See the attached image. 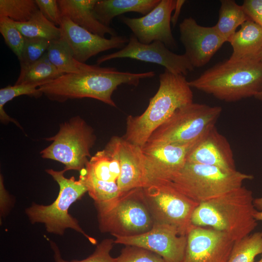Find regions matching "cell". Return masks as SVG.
<instances>
[{
  "label": "cell",
  "mask_w": 262,
  "mask_h": 262,
  "mask_svg": "<svg viewBox=\"0 0 262 262\" xmlns=\"http://www.w3.org/2000/svg\"><path fill=\"white\" fill-rule=\"evenodd\" d=\"M155 75L153 71L131 73L108 67L102 71L64 74L38 88L52 101L64 102L68 99L88 98L116 107L112 96L119 85L126 84L137 86L141 79Z\"/></svg>",
  "instance_id": "cell-1"
},
{
  "label": "cell",
  "mask_w": 262,
  "mask_h": 262,
  "mask_svg": "<svg viewBox=\"0 0 262 262\" xmlns=\"http://www.w3.org/2000/svg\"><path fill=\"white\" fill-rule=\"evenodd\" d=\"M160 85L144 112L129 115L123 137L143 147L152 132L177 109L193 102V94L185 76L165 69L159 75Z\"/></svg>",
  "instance_id": "cell-2"
},
{
  "label": "cell",
  "mask_w": 262,
  "mask_h": 262,
  "mask_svg": "<svg viewBox=\"0 0 262 262\" xmlns=\"http://www.w3.org/2000/svg\"><path fill=\"white\" fill-rule=\"evenodd\" d=\"M252 192L241 186L199 203L191 221L198 227H210L226 234L234 242L251 234L258 225Z\"/></svg>",
  "instance_id": "cell-3"
},
{
  "label": "cell",
  "mask_w": 262,
  "mask_h": 262,
  "mask_svg": "<svg viewBox=\"0 0 262 262\" xmlns=\"http://www.w3.org/2000/svg\"><path fill=\"white\" fill-rule=\"evenodd\" d=\"M189 84L226 102L254 97L262 89V64L257 59L229 58L206 70Z\"/></svg>",
  "instance_id": "cell-4"
},
{
  "label": "cell",
  "mask_w": 262,
  "mask_h": 262,
  "mask_svg": "<svg viewBox=\"0 0 262 262\" xmlns=\"http://www.w3.org/2000/svg\"><path fill=\"white\" fill-rule=\"evenodd\" d=\"M45 171L57 182L59 191L56 199L50 204L44 205L33 203L25 209V213L32 224L42 223L50 233L59 235L64 234L67 229L82 234L91 244L96 245L97 240L88 235L81 227L78 220L68 213L70 206L87 192V189L79 179L74 176L66 178L63 169L57 171L47 169Z\"/></svg>",
  "instance_id": "cell-5"
},
{
  "label": "cell",
  "mask_w": 262,
  "mask_h": 262,
  "mask_svg": "<svg viewBox=\"0 0 262 262\" xmlns=\"http://www.w3.org/2000/svg\"><path fill=\"white\" fill-rule=\"evenodd\" d=\"M95 206L99 229L114 237L140 234L150 230L154 224L142 188L122 193L110 200L95 202Z\"/></svg>",
  "instance_id": "cell-6"
},
{
  "label": "cell",
  "mask_w": 262,
  "mask_h": 262,
  "mask_svg": "<svg viewBox=\"0 0 262 262\" xmlns=\"http://www.w3.org/2000/svg\"><path fill=\"white\" fill-rule=\"evenodd\" d=\"M222 109L192 102L177 109L151 134L142 148L177 144L186 145L196 142L215 126Z\"/></svg>",
  "instance_id": "cell-7"
},
{
  "label": "cell",
  "mask_w": 262,
  "mask_h": 262,
  "mask_svg": "<svg viewBox=\"0 0 262 262\" xmlns=\"http://www.w3.org/2000/svg\"><path fill=\"white\" fill-rule=\"evenodd\" d=\"M253 178L237 170L228 171L214 166L186 162L169 182L199 204L240 188L244 181Z\"/></svg>",
  "instance_id": "cell-8"
},
{
  "label": "cell",
  "mask_w": 262,
  "mask_h": 262,
  "mask_svg": "<svg viewBox=\"0 0 262 262\" xmlns=\"http://www.w3.org/2000/svg\"><path fill=\"white\" fill-rule=\"evenodd\" d=\"M96 139L93 128L79 115L74 116L60 125L58 132L46 138L51 143L40 151L42 158L58 161L64 165L66 172L81 171L91 158L90 150Z\"/></svg>",
  "instance_id": "cell-9"
},
{
  "label": "cell",
  "mask_w": 262,
  "mask_h": 262,
  "mask_svg": "<svg viewBox=\"0 0 262 262\" xmlns=\"http://www.w3.org/2000/svg\"><path fill=\"white\" fill-rule=\"evenodd\" d=\"M143 197L154 223L176 228L187 235L194 226L193 213L199 203L176 189L169 181H152L142 188Z\"/></svg>",
  "instance_id": "cell-10"
},
{
  "label": "cell",
  "mask_w": 262,
  "mask_h": 262,
  "mask_svg": "<svg viewBox=\"0 0 262 262\" xmlns=\"http://www.w3.org/2000/svg\"><path fill=\"white\" fill-rule=\"evenodd\" d=\"M124 58L160 65L171 73L185 76L194 69L184 54L180 55L172 52L160 41L141 43L133 34L123 49L98 57L96 63L99 66L109 60Z\"/></svg>",
  "instance_id": "cell-11"
},
{
  "label": "cell",
  "mask_w": 262,
  "mask_h": 262,
  "mask_svg": "<svg viewBox=\"0 0 262 262\" xmlns=\"http://www.w3.org/2000/svg\"><path fill=\"white\" fill-rule=\"evenodd\" d=\"M115 237V244L145 248L158 254L166 262H181L187 242V235H181L175 227L157 223L143 233Z\"/></svg>",
  "instance_id": "cell-12"
},
{
  "label": "cell",
  "mask_w": 262,
  "mask_h": 262,
  "mask_svg": "<svg viewBox=\"0 0 262 262\" xmlns=\"http://www.w3.org/2000/svg\"><path fill=\"white\" fill-rule=\"evenodd\" d=\"M176 0H161L158 4L149 13L140 17L120 18L128 26L138 40L144 44L160 41L167 48L176 47V41L170 26L171 14Z\"/></svg>",
  "instance_id": "cell-13"
},
{
  "label": "cell",
  "mask_w": 262,
  "mask_h": 262,
  "mask_svg": "<svg viewBox=\"0 0 262 262\" xmlns=\"http://www.w3.org/2000/svg\"><path fill=\"white\" fill-rule=\"evenodd\" d=\"M181 262H228L234 242L212 228L193 226Z\"/></svg>",
  "instance_id": "cell-14"
},
{
  "label": "cell",
  "mask_w": 262,
  "mask_h": 262,
  "mask_svg": "<svg viewBox=\"0 0 262 262\" xmlns=\"http://www.w3.org/2000/svg\"><path fill=\"white\" fill-rule=\"evenodd\" d=\"M179 30L184 54L194 68L206 65L226 42L213 26H201L192 17L184 18Z\"/></svg>",
  "instance_id": "cell-15"
},
{
  "label": "cell",
  "mask_w": 262,
  "mask_h": 262,
  "mask_svg": "<svg viewBox=\"0 0 262 262\" xmlns=\"http://www.w3.org/2000/svg\"><path fill=\"white\" fill-rule=\"evenodd\" d=\"M61 38L70 47L74 58L85 63L91 57L111 49H123L129 42L125 36H113L106 38L93 33L63 17L59 26Z\"/></svg>",
  "instance_id": "cell-16"
},
{
  "label": "cell",
  "mask_w": 262,
  "mask_h": 262,
  "mask_svg": "<svg viewBox=\"0 0 262 262\" xmlns=\"http://www.w3.org/2000/svg\"><path fill=\"white\" fill-rule=\"evenodd\" d=\"M195 143L186 145L169 144L142 148L148 184L155 181H171L184 166L188 153Z\"/></svg>",
  "instance_id": "cell-17"
},
{
  "label": "cell",
  "mask_w": 262,
  "mask_h": 262,
  "mask_svg": "<svg viewBox=\"0 0 262 262\" xmlns=\"http://www.w3.org/2000/svg\"><path fill=\"white\" fill-rule=\"evenodd\" d=\"M186 162L214 166L228 171L236 170L230 145L215 126L194 144Z\"/></svg>",
  "instance_id": "cell-18"
},
{
  "label": "cell",
  "mask_w": 262,
  "mask_h": 262,
  "mask_svg": "<svg viewBox=\"0 0 262 262\" xmlns=\"http://www.w3.org/2000/svg\"><path fill=\"white\" fill-rule=\"evenodd\" d=\"M115 137L120 165L117 180L120 191L124 193L147 186L148 179L142 148L123 137Z\"/></svg>",
  "instance_id": "cell-19"
},
{
  "label": "cell",
  "mask_w": 262,
  "mask_h": 262,
  "mask_svg": "<svg viewBox=\"0 0 262 262\" xmlns=\"http://www.w3.org/2000/svg\"><path fill=\"white\" fill-rule=\"evenodd\" d=\"M98 0H57L62 17L90 32L105 37L106 34L116 36L115 30L96 17L94 8Z\"/></svg>",
  "instance_id": "cell-20"
},
{
  "label": "cell",
  "mask_w": 262,
  "mask_h": 262,
  "mask_svg": "<svg viewBox=\"0 0 262 262\" xmlns=\"http://www.w3.org/2000/svg\"><path fill=\"white\" fill-rule=\"evenodd\" d=\"M232 48L229 58L257 59L262 50V27L248 19L229 41Z\"/></svg>",
  "instance_id": "cell-21"
},
{
  "label": "cell",
  "mask_w": 262,
  "mask_h": 262,
  "mask_svg": "<svg viewBox=\"0 0 262 262\" xmlns=\"http://www.w3.org/2000/svg\"><path fill=\"white\" fill-rule=\"evenodd\" d=\"M161 0H98L94 8L96 18L110 26L114 17L134 12L144 16L152 10Z\"/></svg>",
  "instance_id": "cell-22"
},
{
  "label": "cell",
  "mask_w": 262,
  "mask_h": 262,
  "mask_svg": "<svg viewBox=\"0 0 262 262\" xmlns=\"http://www.w3.org/2000/svg\"><path fill=\"white\" fill-rule=\"evenodd\" d=\"M46 53L50 62L63 74L102 71L108 68L78 61L67 43L61 37L51 41Z\"/></svg>",
  "instance_id": "cell-23"
},
{
  "label": "cell",
  "mask_w": 262,
  "mask_h": 262,
  "mask_svg": "<svg viewBox=\"0 0 262 262\" xmlns=\"http://www.w3.org/2000/svg\"><path fill=\"white\" fill-rule=\"evenodd\" d=\"M85 168L99 180L117 182L120 165L115 136L111 138L104 149L89 159Z\"/></svg>",
  "instance_id": "cell-24"
},
{
  "label": "cell",
  "mask_w": 262,
  "mask_h": 262,
  "mask_svg": "<svg viewBox=\"0 0 262 262\" xmlns=\"http://www.w3.org/2000/svg\"><path fill=\"white\" fill-rule=\"evenodd\" d=\"M248 19L242 5L233 0H222L218 20L213 27L218 34L228 42L237 28Z\"/></svg>",
  "instance_id": "cell-25"
},
{
  "label": "cell",
  "mask_w": 262,
  "mask_h": 262,
  "mask_svg": "<svg viewBox=\"0 0 262 262\" xmlns=\"http://www.w3.org/2000/svg\"><path fill=\"white\" fill-rule=\"evenodd\" d=\"M49 60L46 52L26 71L19 73L15 85L32 84L38 87L63 75Z\"/></svg>",
  "instance_id": "cell-26"
},
{
  "label": "cell",
  "mask_w": 262,
  "mask_h": 262,
  "mask_svg": "<svg viewBox=\"0 0 262 262\" xmlns=\"http://www.w3.org/2000/svg\"><path fill=\"white\" fill-rule=\"evenodd\" d=\"M14 23L21 34L28 38H43L52 41L61 37L60 27L49 20L39 10L29 20L24 23Z\"/></svg>",
  "instance_id": "cell-27"
},
{
  "label": "cell",
  "mask_w": 262,
  "mask_h": 262,
  "mask_svg": "<svg viewBox=\"0 0 262 262\" xmlns=\"http://www.w3.org/2000/svg\"><path fill=\"white\" fill-rule=\"evenodd\" d=\"M79 179L85 186L90 196L94 202L107 201L115 199L122 193L117 182H108L95 178L84 168L80 171Z\"/></svg>",
  "instance_id": "cell-28"
},
{
  "label": "cell",
  "mask_w": 262,
  "mask_h": 262,
  "mask_svg": "<svg viewBox=\"0 0 262 262\" xmlns=\"http://www.w3.org/2000/svg\"><path fill=\"white\" fill-rule=\"evenodd\" d=\"M262 254V231L251 233L234 243L228 262H253Z\"/></svg>",
  "instance_id": "cell-29"
},
{
  "label": "cell",
  "mask_w": 262,
  "mask_h": 262,
  "mask_svg": "<svg viewBox=\"0 0 262 262\" xmlns=\"http://www.w3.org/2000/svg\"><path fill=\"white\" fill-rule=\"evenodd\" d=\"M36 85L18 84L14 86L8 85L0 89V120L1 123L7 124L12 122L17 127L22 129L20 125L8 115L4 111V105L15 98L27 95L31 97L38 98L42 96L43 93L38 89Z\"/></svg>",
  "instance_id": "cell-30"
},
{
  "label": "cell",
  "mask_w": 262,
  "mask_h": 262,
  "mask_svg": "<svg viewBox=\"0 0 262 262\" xmlns=\"http://www.w3.org/2000/svg\"><path fill=\"white\" fill-rule=\"evenodd\" d=\"M38 10L35 0H0V16L15 22L28 21Z\"/></svg>",
  "instance_id": "cell-31"
},
{
  "label": "cell",
  "mask_w": 262,
  "mask_h": 262,
  "mask_svg": "<svg viewBox=\"0 0 262 262\" xmlns=\"http://www.w3.org/2000/svg\"><path fill=\"white\" fill-rule=\"evenodd\" d=\"M50 40L43 38L25 37V42L20 59V73L26 71L31 65L39 60L47 50Z\"/></svg>",
  "instance_id": "cell-32"
},
{
  "label": "cell",
  "mask_w": 262,
  "mask_h": 262,
  "mask_svg": "<svg viewBox=\"0 0 262 262\" xmlns=\"http://www.w3.org/2000/svg\"><path fill=\"white\" fill-rule=\"evenodd\" d=\"M51 247L54 252L55 262H116V258L113 257L111 251L115 244L113 239H105L97 245L94 251L87 258L81 260L68 261L63 259L57 245L50 242Z\"/></svg>",
  "instance_id": "cell-33"
},
{
  "label": "cell",
  "mask_w": 262,
  "mask_h": 262,
  "mask_svg": "<svg viewBox=\"0 0 262 262\" xmlns=\"http://www.w3.org/2000/svg\"><path fill=\"white\" fill-rule=\"evenodd\" d=\"M0 33L6 45L19 60L24 47L25 37L17 29L13 21L6 16H0Z\"/></svg>",
  "instance_id": "cell-34"
},
{
  "label": "cell",
  "mask_w": 262,
  "mask_h": 262,
  "mask_svg": "<svg viewBox=\"0 0 262 262\" xmlns=\"http://www.w3.org/2000/svg\"><path fill=\"white\" fill-rule=\"evenodd\" d=\"M116 262H166L158 254L145 248L132 246H125Z\"/></svg>",
  "instance_id": "cell-35"
},
{
  "label": "cell",
  "mask_w": 262,
  "mask_h": 262,
  "mask_svg": "<svg viewBox=\"0 0 262 262\" xmlns=\"http://www.w3.org/2000/svg\"><path fill=\"white\" fill-rule=\"evenodd\" d=\"M42 14L56 26H60L63 17L57 0H35Z\"/></svg>",
  "instance_id": "cell-36"
},
{
  "label": "cell",
  "mask_w": 262,
  "mask_h": 262,
  "mask_svg": "<svg viewBox=\"0 0 262 262\" xmlns=\"http://www.w3.org/2000/svg\"><path fill=\"white\" fill-rule=\"evenodd\" d=\"M242 6L248 18L262 27V0H246Z\"/></svg>",
  "instance_id": "cell-37"
},
{
  "label": "cell",
  "mask_w": 262,
  "mask_h": 262,
  "mask_svg": "<svg viewBox=\"0 0 262 262\" xmlns=\"http://www.w3.org/2000/svg\"><path fill=\"white\" fill-rule=\"evenodd\" d=\"M0 216H4L9 212L11 206V197L5 189L3 177L0 174Z\"/></svg>",
  "instance_id": "cell-38"
},
{
  "label": "cell",
  "mask_w": 262,
  "mask_h": 262,
  "mask_svg": "<svg viewBox=\"0 0 262 262\" xmlns=\"http://www.w3.org/2000/svg\"><path fill=\"white\" fill-rule=\"evenodd\" d=\"M185 2L184 0H176V3L175 8L174 10V13L172 16H171V22L173 26H175L177 22L181 12V9Z\"/></svg>",
  "instance_id": "cell-39"
},
{
  "label": "cell",
  "mask_w": 262,
  "mask_h": 262,
  "mask_svg": "<svg viewBox=\"0 0 262 262\" xmlns=\"http://www.w3.org/2000/svg\"><path fill=\"white\" fill-rule=\"evenodd\" d=\"M253 204L255 209L259 211H262V196L254 198Z\"/></svg>",
  "instance_id": "cell-40"
},
{
  "label": "cell",
  "mask_w": 262,
  "mask_h": 262,
  "mask_svg": "<svg viewBox=\"0 0 262 262\" xmlns=\"http://www.w3.org/2000/svg\"><path fill=\"white\" fill-rule=\"evenodd\" d=\"M253 215L257 221H262V211H259L256 210Z\"/></svg>",
  "instance_id": "cell-41"
},
{
  "label": "cell",
  "mask_w": 262,
  "mask_h": 262,
  "mask_svg": "<svg viewBox=\"0 0 262 262\" xmlns=\"http://www.w3.org/2000/svg\"><path fill=\"white\" fill-rule=\"evenodd\" d=\"M254 98L261 101H262V90L258 93H257L255 96H254Z\"/></svg>",
  "instance_id": "cell-42"
},
{
  "label": "cell",
  "mask_w": 262,
  "mask_h": 262,
  "mask_svg": "<svg viewBox=\"0 0 262 262\" xmlns=\"http://www.w3.org/2000/svg\"><path fill=\"white\" fill-rule=\"evenodd\" d=\"M257 59L262 64V50L258 55Z\"/></svg>",
  "instance_id": "cell-43"
},
{
  "label": "cell",
  "mask_w": 262,
  "mask_h": 262,
  "mask_svg": "<svg viewBox=\"0 0 262 262\" xmlns=\"http://www.w3.org/2000/svg\"><path fill=\"white\" fill-rule=\"evenodd\" d=\"M257 262H262V256L261 259L259 261H258Z\"/></svg>",
  "instance_id": "cell-44"
}]
</instances>
